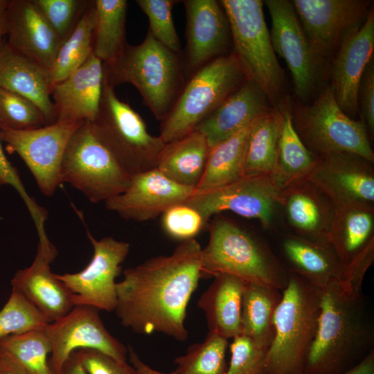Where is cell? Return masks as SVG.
<instances>
[{
  "mask_svg": "<svg viewBox=\"0 0 374 374\" xmlns=\"http://www.w3.org/2000/svg\"><path fill=\"white\" fill-rule=\"evenodd\" d=\"M265 3L271 19L274 52L286 62L296 95L305 100L314 88L318 67L308 39L291 1L266 0Z\"/></svg>",
  "mask_w": 374,
  "mask_h": 374,
  "instance_id": "obj_17",
  "label": "cell"
},
{
  "mask_svg": "<svg viewBox=\"0 0 374 374\" xmlns=\"http://www.w3.org/2000/svg\"><path fill=\"white\" fill-rule=\"evenodd\" d=\"M46 318L20 292L12 290L0 310V341L8 336L44 328Z\"/></svg>",
  "mask_w": 374,
  "mask_h": 374,
  "instance_id": "obj_39",
  "label": "cell"
},
{
  "mask_svg": "<svg viewBox=\"0 0 374 374\" xmlns=\"http://www.w3.org/2000/svg\"><path fill=\"white\" fill-rule=\"evenodd\" d=\"M49 69L12 48L6 39H0V88L21 95L34 103L43 114L46 124L57 122L51 100Z\"/></svg>",
  "mask_w": 374,
  "mask_h": 374,
  "instance_id": "obj_25",
  "label": "cell"
},
{
  "mask_svg": "<svg viewBox=\"0 0 374 374\" xmlns=\"http://www.w3.org/2000/svg\"><path fill=\"white\" fill-rule=\"evenodd\" d=\"M51 352L44 328L12 335L0 341V353L10 356L32 374H54L48 364Z\"/></svg>",
  "mask_w": 374,
  "mask_h": 374,
  "instance_id": "obj_37",
  "label": "cell"
},
{
  "mask_svg": "<svg viewBox=\"0 0 374 374\" xmlns=\"http://www.w3.org/2000/svg\"><path fill=\"white\" fill-rule=\"evenodd\" d=\"M358 105L361 109L362 121L368 136L374 134V64L371 60L367 64L358 90Z\"/></svg>",
  "mask_w": 374,
  "mask_h": 374,
  "instance_id": "obj_47",
  "label": "cell"
},
{
  "mask_svg": "<svg viewBox=\"0 0 374 374\" xmlns=\"http://www.w3.org/2000/svg\"><path fill=\"white\" fill-rule=\"evenodd\" d=\"M374 324L362 290L322 287L317 327L303 374H341L374 349Z\"/></svg>",
  "mask_w": 374,
  "mask_h": 374,
  "instance_id": "obj_2",
  "label": "cell"
},
{
  "mask_svg": "<svg viewBox=\"0 0 374 374\" xmlns=\"http://www.w3.org/2000/svg\"><path fill=\"white\" fill-rule=\"evenodd\" d=\"M1 143L0 136V188L5 185H10L16 190L33 219L38 238L46 237L47 234L44 225L48 217V213L28 195L17 169L6 156Z\"/></svg>",
  "mask_w": 374,
  "mask_h": 374,
  "instance_id": "obj_45",
  "label": "cell"
},
{
  "mask_svg": "<svg viewBox=\"0 0 374 374\" xmlns=\"http://www.w3.org/2000/svg\"><path fill=\"white\" fill-rule=\"evenodd\" d=\"M220 274L280 290L289 278V272L265 242L223 217L211 222L208 244L202 249L201 278Z\"/></svg>",
  "mask_w": 374,
  "mask_h": 374,
  "instance_id": "obj_4",
  "label": "cell"
},
{
  "mask_svg": "<svg viewBox=\"0 0 374 374\" xmlns=\"http://www.w3.org/2000/svg\"><path fill=\"white\" fill-rule=\"evenodd\" d=\"M308 39L317 65L359 28L371 1L294 0L291 1Z\"/></svg>",
  "mask_w": 374,
  "mask_h": 374,
  "instance_id": "obj_15",
  "label": "cell"
},
{
  "mask_svg": "<svg viewBox=\"0 0 374 374\" xmlns=\"http://www.w3.org/2000/svg\"><path fill=\"white\" fill-rule=\"evenodd\" d=\"M280 126L281 114L276 109H270L250 123L245 148L244 176L273 174Z\"/></svg>",
  "mask_w": 374,
  "mask_h": 374,
  "instance_id": "obj_32",
  "label": "cell"
},
{
  "mask_svg": "<svg viewBox=\"0 0 374 374\" xmlns=\"http://www.w3.org/2000/svg\"><path fill=\"white\" fill-rule=\"evenodd\" d=\"M127 348V355L129 357L130 364L134 367L137 374H177L175 371L172 373H164L152 368L141 360L131 346H129Z\"/></svg>",
  "mask_w": 374,
  "mask_h": 374,
  "instance_id": "obj_49",
  "label": "cell"
},
{
  "mask_svg": "<svg viewBox=\"0 0 374 374\" xmlns=\"http://www.w3.org/2000/svg\"><path fill=\"white\" fill-rule=\"evenodd\" d=\"M93 248L88 265L75 273L56 274L73 294L74 304L86 305L99 310L114 311L117 302L116 278L129 253L128 242L107 236L96 240L87 231Z\"/></svg>",
  "mask_w": 374,
  "mask_h": 374,
  "instance_id": "obj_13",
  "label": "cell"
},
{
  "mask_svg": "<svg viewBox=\"0 0 374 374\" xmlns=\"http://www.w3.org/2000/svg\"><path fill=\"white\" fill-rule=\"evenodd\" d=\"M281 297L279 289L247 283L242 298L240 335L267 349L274 337V317Z\"/></svg>",
  "mask_w": 374,
  "mask_h": 374,
  "instance_id": "obj_31",
  "label": "cell"
},
{
  "mask_svg": "<svg viewBox=\"0 0 374 374\" xmlns=\"http://www.w3.org/2000/svg\"><path fill=\"white\" fill-rule=\"evenodd\" d=\"M341 43L332 66V85L336 101L348 116L359 112L358 90L363 73L374 50V12Z\"/></svg>",
  "mask_w": 374,
  "mask_h": 374,
  "instance_id": "obj_21",
  "label": "cell"
},
{
  "mask_svg": "<svg viewBox=\"0 0 374 374\" xmlns=\"http://www.w3.org/2000/svg\"><path fill=\"white\" fill-rule=\"evenodd\" d=\"M62 43L70 35L91 1L32 0Z\"/></svg>",
  "mask_w": 374,
  "mask_h": 374,
  "instance_id": "obj_42",
  "label": "cell"
},
{
  "mask_svg": "<svg viewBox=\"0 0 374 374\" xmlns=\"http://www.w3.org/2000/svg\"><path fill=\"white\" fill-rule=\"evenodd\" d=\"M229 20L233 53L245 79L267 98L276 100L283 91L284 72L272 46L260 0H221Z\"/></svg>",
  "mask_w": 374,
  "mask_h": 374,
  "instance_id": "obj_7",
  "label": "cell"
},
{
  "mask_svg": "<svg viewBox=\"0 0 374 374\" xmlns=\"http://www.w3.org/2000/svg\"><path fill=\"white\" fill-rule=\"evenodd\" d=\"M195 191L154 168L132 176L127 188L105 204L107 210L121 217L142 222L157 218L174 205L185 203Z\"/></svg>",
  "mask_w": 374,
  "mask_h": 374,
  "instance_id": "obj_19",
  "label": "cell"
},
{
  "mask_svg": "<svg viewBox=\"0 0 374 374\" xmlns=\"http://www.w3.org/2000/svg\"><path fill=\"white\" fill-rule=\"evenodd\" d=\"M267 98L260 89L247 80L195 130L205 136L211 148L269 110Z\"/></svg>",
  "mask_w": 374,
  "mask_h": 374,
  "instance_id": "obj_27",
  "label": "cell"
},
{
  "mask_svg": "<svg viewBox=\"0 0 374 374\" xmlns=\"http://www.w3.org/2000/svg\"><path fill=\"white\" fill-rule=\"evenodd\" d=\"M231 357L224 374H266L267 350L240 335L229 346Z\"/></svg>",
  "mask_w": 374,
  "mask_h": 374,
  "instance_id": "obj_43",
  "label": "cell"
},
{
  "mask_svg": "<svg viewBox=\"0 0 374 374\" xmlns=\"http://www.w3.org/2000/svg\"><path fill=\"white\" fill-rule=\"evenodd\" d=\"M46 125L39 108L29 99L0 88V130H32Z\"/></svg>",
  "mask_w": 374,
  "mask_h": 374,
  "instance_id": "obj_40",
  "label": "cell"
},
{
  "mask_svg": "<svg viewBox=\"0 0 374 374\" xmlns=\"http://www.w3.org/2000/svg\"><path fill=\"white\" fill-rule=\"evenodd\" d=\"M60 374H87L72 353L64 364Z\"/></svg>",
  "mask_w": 374,
  "mask_h": 374,
  "instance_id": "obj_51",
  "label": "cell"
},
{
  "mask_svg": "<svg viewBox=\"0 0 374 374\" xmlns=\"http://www.w3.org/2000/svg\"><path fill=\"white\" fill-rule=\"evenodd\" d=\"M247 283L227 274L214 277L197 302V306L205 313L208 332L226 339L241 334L242 298Z\"/></svg>",
  "mask_w": 374,
  "mask_h": 374,
  "instance_id": "obj_29",
  "label": "cell"
},
{
  "mask_svg": "<svg viewBox=\"0 0 374 374\" xmlns=\"http://www.w3.org/2000/svg\"><path fill=\"white\" fill-rule=\"evenodd\" d=\"M92 132L131 177L157 168L166 143L149 133L144 120L120 100L114 87L104 81L98 112L88 122Z\"/></svg>",
  "mask_w": 374,
  "mask_h": 374,
  "instance_id": "obj_6",
  "label": "cell"
},
{
  "mask_svg": "<svg viewBox=\"0 0 374 374\" xmlns=\"http://www.w3.org/2000/svg\"><path fill=\"white\" fill-rule=\"evenodd\" d=\"M328 243L346 266L374 255V207L336 208Z\"/></svg>",
  "mask_w": 374,
  "mask_h": 374,
  "instance_id": "obj_28",
  "label": "cell"
},
{
  "mask_svg": "<svg viewBox=\"0 0 374 374\" xmlns=\"http://www.w3.org/2000/svg\"><path fill=\"white\" fill-rule=\"evenodd\" d=\"M186 16L185 75L190 78L211 61L226 55L231 34L220 1H183Z\"/></svg>",
  "mask_w": 374,
  "mask_h": 374,
  "instance_id": "obj_18",
  "label": "cell"
},
{
  "mask_svg": "<svg viewBox=\"0 0 374 374\" xmlns=\"http://www.w3.org/2000/svg\"><path fill=\"white\" fill-rule=\"evenodd\" d=\"M5 2V0H0V6Z\"/></svg>",
  "mask_w": 374,
  "mask_h": 374,
  "instance_id": "obj_53",
  "label": "cell"
},
{
  "mask_svg": "<svg viewBox=\"0 0 374 374\" xmlns=\"http://www.w3.org/2000/svg\"><path fill=\"white\" fill-rule=\"evenodd\" d=\"M6 36L12 48L49 70L62 44L32 0H8Z\"/></svg>",
  "mask_w": 374,
  "mask_h": 374,
  "instance_id": "obj_23",
  "label": "cell"
},
{
  "mask_svg": "<svg viewBox=\"0 0 374 374\" xmlns=\"http://www.w3.org/2000/svg\"><path fill=\"white\" fill-rule=\"evenodd\" d=\"M73 354L87 374H137L127 361L118 360L98 350L83 348Z\"/></svg>",
  "mask_w": 374,
  "mask_h": 374,
  "instance_id": "obj_46",
  "label": "cell"
},
{
  "mask_svg": "<svg viewBox=\"0 0 374 374\" xmlns=\"http://www.w3.org/2000/svg\"><path fill=\"white\" fill-rule=\"evenodd\" d=\"M62 183L80 191L91 202H107L122 193L131 176L98 141L88 122L73 133L61 167Z\"/></svg>",
  "mask_w": 374,
  "mask_h": 374,
  "instance_id": "obj_10",
  "label": "cell"
},
{
  "mask_svg": "<svg viewBox=\"0 0 374 374\" xmlns=\"http://www.w3.org/2000/svg\"><path fill=\"white\" fill-rule=\"evenodd\" d=\"M373 164L349 152L318 157L306 179L319 188L336 208L374 207Z\"/></svg>",
  "mask_w": 374,
  "mask_h": 374,
  "instance_id": "obj_16",
  "label": "cell"
},
{
  "mask_svg": "<svg viewBox=\"0 0 374 374\" xmlns=\"http://www.w3.org/2000/svg\"><path fill=\"white\" fill-rule=\"evenodd\" d=\"M206 224L199 212L186 203L174 205L161 215L164 232L181 242L194 239Z\"/></svg>",
  "mask_w": 374,
  "mask_h": 374,
  "instance_id": "obj_44",
  "label": "cell"
},
{
  "mask_svg": "<svg viewBox=\"0 0 374 374\" xmlns=\"http://www.w3.org/2000/svg\"><path fill=\"white\" fill-rule=\"evenodd\" d=\"M228 339L208 332L201 343L190 345L186 354L176 357L177 374H224Z\"/></svg>",
  "mask_w": 374,
  "mask_h": 374,
  "instance_id": "obj_38",
  "label": "cell"
},
{
  "mask_svg": "<svg viewBox=\"0 0 374 374\" xmlns=\"http://www.w3.org/2000/svg\"><path fill=\"white\" fill-rule=\"evenodd\" d=\"M99 311L89 305H77L65 316L46 326L51 346L48 364L54 374H60L70 355L79 349H95L127 361V347L107 330Z\"/></svg>",
  "mask_w": 374,
  "mask_h": 374,
  "instance_id": "obj_14",
  "label": "cell"
},
{
  "mask_svg": "<svg viewBox=\"0 0 374 374\" xmlns=\"http://www.w3.org/2000/svg\"><path fill=\"white\" fill-rule=\"evenodd\" d=\"M0 374H32L10 356L0 353Z\"/></svg>",
  "mask_w": 374,
  "mask_h": 374,
  "instance_id": "obj_48",
  "label": "cell"
},
{
  "mask_svg": "<svg viewBox=\"0 0 374 374\" xmlns=\"http://www.w3.org/2000/svg\"><path fill=\"white\" fill-rule=\"evenodd\" d=\"M210 150L205 136L194 130L165 144L156 168L174 182L196 189L204 175Z\"/></svg>",
  "mask_w": 374,
  "mask_h": 374,
  "instance_id": "obj_30",
  "label": "cell"
},
{
  "mask_svg": "<svg viewBox=\"0 0 374 374\" xmlns=\"http://www.w3.org/2000/svg\"><path fill=\"white\" fill-rule=\"evenodd\" d=\"M341 374H374V349L357 364Z\"/></svg>",
  "mask_w": 374,
  "mask_h": 374,
  "instance_id": "obj_50",
  "label": "cell"
},
{
  "mask_svg": "<svg viewBox=\"0 0 374 374\" xmlns=\"http://www.w3.org/2000/svg\"><path fill=\"white\" fill-rule=\"evenodd\" d=\"M137 5L149 21L148 32L160 43L177 53L180 42L173 22L172 10L175 0H137Z\"/></svg>",
  "mask_w": 374,
  "mask_h": 374,
  "instance_id": "obj_41",
  "label": "cell"
},
{
  "mask_svg": "<svg viewBox=\"0 0 374 374\" xmlns=\"http://www.w3.org/2000/svg\"><path fill=\"white\" fill-rule=\"evenodd\" d=\"M8 0L0 6V39L6 34V7Z\"/></svg>",
  "mask_w": 374,
  "mask_h": 374,
  "instance_id": "obj_52",
  "label": "cell"
},
{
  "mask_svg": "<svg viewBox=\"0 0 374 374\" xmlns=\"http://www.w3.org/2000/svg\"><path fill=\"white\" fill-rule=\"evenodd\" d=\"M322 287L289 272L274 317V335L267 350L266 374H303L316 332Z\"/></svg>",
  "mask_w": 374,
  "mask_h": 374,
  "instance_id": "obj_5",
  "label": "cell"
},
{
  "mask_svg": "<svg viewBox=\"0 0 374 374\" xmlns=\"http://www.w3.org/2000/svg\"><path fill=\"white\" fill-rule=\"evenodd\" d=\"M279 206L283 208L294 235L328 244V235L336 208L311 181L303 179L283 187Z\"/></svg>",
  "mask_w": 374,
  "mask_h": 374,
  "instance_id": "obj_24",
  "label": "cell"
},
{
  "mask_svg": "<svg viewBox=\"0 0 374 374\" xmlns=\"http://www.w3.org/2000/svg\"><path fill=\"white\" fill-rule=\"evenodd\" d=\"M57 254L51 241H39L30 266L18 270L11 280L12 290L20 292L48 323L65 316L75 306L73 294L51 270Z\"/></svg>",
  "mask_w": 374,
  "mask_h": 374,
  "instance_id": "obj_20",
  "label": "cell"
},
{
  "mask_svg": "<svg viewBox=\"0 0 374 374\" xmlns=\"http://www.w3.org/2000/svg\"><path fill=\"white\" fill-rule=\"evenodd\" d=\"M202 249L195 238L182 241L170 255L125 269L116 283L114 310L121 324L136 333L161 332L186 341L184 321L201 278Z\"/></svg>",
  "mask_w": 374,
  "mask_h": 374,
  "instance_id": "obj_1",
  "label": "cell"
},
{
  "mask_svg": "<svg viewBox=\"0 0 374 374\" xmlns=\"http://www.w3.org/2000/svg\"><path fill=\"white\" fill-rule=\"evenodd\" d=\"M280 111L281 126L276 163L272 175L282 189L293 181L306 179L318 157L305 145L298 135L290 109L282 107Z\"/></svg>",
  "mask_w": 374,
  "mask_h": 374,
  "instance_id": "obj_33",
  "label": "cell"
},
{
  "mask_svg": "<svg viewBox=\"0 0 374 374\" xmlns=\"http://www.w3.org/2000/svg\"><path fill=\"white\" fill-rule=\"evenodd\" d=\"M249 125L211 148L204 175L196 190L219 188L244 177Z\"/></svg>",
  "mask_w": 374,
  "mask_h": 374,
  "instance_id": "obj_34",
  "label": "cell"
},
{
  "mask_svg": "<svg viewBox=\"0 0 374 374\" xmlns=\"http://www.w3.org/2000/svg\"><path fill=\"white\" fill-rule=\"evenodd\" d=\"M95 19L94 1H91L57 51L49 70L53 84L66 78L92 54Z\"/></svg>",
  "mask_w": 374,
  "mask_h": 374,
  "instance_id": "obj_36",
  "label": "cell"
},
{
  "mask_svg": "<svg viewBox=\"0 0 374 374\" xmlns=\"http://www.w3.org/2000/svg\"><path fill=\"white\" fill-rule=\"evenodd\" d=\"M104 81L114 87L130 83L157 120L169 113L184 87L185 71L180 53L170 50L148 31L137 45L125 44L112 62L103 64Z\"/></svg>",
  "mask_w": 374,
  "mask_h": 374,
  "instance_id": "obj_3",
  "label": "cell"
},
{
  "mask_svg": "<svg viewBox=\"0 0 374 374\" xmlns=\"http://www.w3.org/2000/svg\"><path fill=\"white\" fill-rule=\"evenodd\" d=\"M245 79L235 55L220 57L190 78L167 116L161 121L159 137L164 143L190 132L211 114Z\"/></svg>",
  "mask_w": 374,
  "mask_h": 374,
  "instance_id": "obj_8",
  "label": "cell"
},
{
  "mask_svg": "<svg viewBox=\"0 0 374 374\" xmlns=\"http://www.w3.org/2000/svg\"><path fill=\"white\" fill-rule=\"evenodd\" d=\"M293 125L305 145L316 156L349 152L374 163V153L364 122L355 121L338 105L330 86L310 105L292 112Z\"/></svg>",
  "mask_w": 374,
  "mask_h": 374,
  "instance_id": "obj_9",
  "label": "cell"
},
{
  "mask_svg": "<svg viewBox=\"0 0 374 374\" xmlns=\"http://www.w3.org/2000/svg\"><path fill=\"white\" fill-rule=\"evenodd\" d=\"M59 122L41 127L0 130L1 141L10 153H16L32 173L40 191L51 197L62 184L64 154L73 133L82 125Z\"/></svg>",
  "mask_w": 374,
  "mask_h": 374,
  "instance_id": "obj_12",
  "label": "cell"
},
{
  "mask_svg": "<svg viewBox=\"0 0 374 374\" xmlns=\"http://www.w3.org/2000/svg\"><path fill=\"white\" fill-rule=\"evenodd\" d=\"M283 266L320 287L333 281L346 283L350 269L339 260L329 244L314 242L292 234L280 242Z\"/></svg>",
  "mask_w": 374,
  "mask_h": 374,
  "instance_id": "obj_26",
  "label": "cell"
},
{
  "mask_svg": "<svg viewBox=\"0 0 374 374\" xmlns=\"http://www.w3.org/2000/svg\"><path fill=\"white\" fill-rule=\"evenodd\" d=\"M280 192L272 175H246L219 188L196 190L185 203L197 210L206 224L213 215L231 211L269 228L280 206Z\"/></svg>",
  "mask_w": 374,
  "mask_h": 374,
  "instance_id": "obj_11",
  "label": "cell"
},
{
  "mask_svg": "<svg viewBox=\"0 0 374 374\" xmlns=\"http://www.w3.org/2000/svg\"><path fill=\"white\" fill-rule=\"evenodd\" d=\"M93 53L103 64L114 61L125 42L126 0H95Z\"/></svg>",
  "mask_w": 374,
  "mask_h": 374,
  "instance_id": "obj_35",
  "label": "cell"
},
{
  "mask_svg": "<svg viewBox=\"0 0 374 374\" xmlns=\"http://www.w3.org/2000/svg\"><path fill=\"white\" fill-rule=\"evenodd\" d=\"M103 83V63L92 53L66 78L52 85L57 122L81 124L93 121L99 110Z\"/></svg>",
  "mask_w": 374,
  "mask_h": 374,
  "instance_id": "obj_22",
  "label": "cell"
}]
</instances>
